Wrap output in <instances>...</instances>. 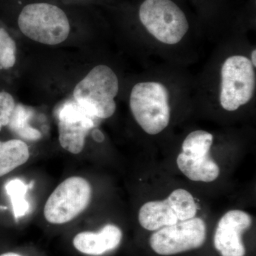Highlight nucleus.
Masks as SVG:
<instances>
[{
  "mask_svg": "<svg viewBox=\"0 0 256 256\" xmlns=\"http://www.w3.org/2000/svg\"><path fill=\"white\" fill-rule=\"evenodd\" d=\"M130 107L136 122L148 134H159L170 124L169 92L161 82H140L134 85L130 96Z\"/></svg>",
  "mask_w": 256,
  "mask_h": 256,
  "instance_id": "nucleus-3",
  "label": "nucleus"
},
{
  "mask_svg": "<svg viewBox=\"0 0 256 256\" xmlns=\"http://www.w3.org/2000/svg\"><path fill=\"white\" fill-rule=\"evenodd\" d=\"M139 18L146 31L165 44H176L190 28L186 14L172 0H144Z\"/></svg>",
  "mask_w": 256,
  "mask_h": 256,
  "instance_id": "nucleus-4",
  "label": "nucleus"
},
{
  "mask_svg": "<svg viewBox=\"0 0 256 256\" xmlns=\"http://www.w3.org/2000/svg\"><path fill=\"white\" fill-rule=\"evenodd\" d=\"M197 204L192 194L178 188L163 201L148 202L139 210L138 220L146 230H156L196 216Z\"/></svg>",
  "mask_w": 256,
  "mask_h": 256,
  "instance_id": "nucleus-7",
  "label": "nucleus"
},
{
  "mask_svg": "<svg viewBox=\"0 0 256 256\" xmlns=\"http://www.w3.org/2000/svg\"><path fill=\"white\" fill-rule=\"evenodd\" d=\"M0 256H22L20 255V254H16V252H5V254H2Z\"/></svg>",
  "mask_w": 256,
  "mask_h": 256,
  "instance_id": "nucleus-20",
  "label": "nucleus"
},
{
  "mask_svg": "<svg viewBox=\"0 0 256 256\" xmlns=\"http://www.w3.org/2000/svg\"><path fill=\"white\" fill-rule=\"evenodd\" d=\"M32 116L33 111L30 108L18 104L15 106L8 124L10 129L20 137L28 140L36 141L41 139V132L28 124Z\"/></svg>",
  "mask_w": 256,
  "mask_h": 256,
  "instance_id": "nucleus-14",
  "label": "nucleus"
},
{
  "mask_svg": "<svg viewBox=\"0 0 256 256\" xmlns=\"http://www.w3.org/2000/svg\"><path fill=\"white\" fill-rule=\"evenodd\" d=\"M15 106L16 104L11 94L5 92H0V130L9 124Z\"/></svg>",
  "mask_w": 256,
  "mask_h": 256,
  "instance_id": "nucleus-18",
  "label": "nucleus"
},
{
  "mask_svg": "<svg viewBox=\"0 0 256 256\" xmlns=\"http://www.w3.org/2000/svg\"><path fill=\"white\" fill-rule=\"evenodd\" d=\"M16 43L4 28H0V66L9 69L16 63Z\"/></svg>",
  "mask_w": 256,
  "mask_h": 256,
  "instance_id": "nucleus-17",
  "label": "nucleus"
},
{
  "mask_svg": "<svg viewBox=\"0 0 256 256\" xmlns=\"http://www.w3.org/2000/svg\"><path fill=\"white\" fill-rule=\"evenodd\" d=\"M122 230L117 226L107 224L98 232H84L74 237L76 250L89 256H100L118 247L122 240Z\"/></svg>",
  "mask_w": 256,
  "mask_h": 256,
  "instance_id": "nucleus-11",
  "label": "nucleus"
},
{
  "mask_svg": "<svg viewBox=\"0 0 256 256\" xmlns=\"http://www.w3.org/2000/svg\"><path fill=\"white\" fill-rule=\"evenodd\" d=\"M118 92V78L114 70L106 65L96 66L76 86L74 100L92 117L107 119L116 112L114 98Z\"/></svg>",
  "mask_w": 256,
  "mask_h": 256,
  "instance_id": "nucleus-1",
  "label": "nucleus"
},
{
  "mask_svg": "<svg viewBox=\"0 0 256 256\" xmlns=\"http://www.w3.org/2000/svg\"><path fill=\"white\" fill-rule=\"evenodd\" d=\"M213 140V136L206 131H193L184 140L182 152L188 156H207L210 153Z\"/></svg>",
  "mask_w": 256,
  "mask_h": 256,
  "instance_id": "nucleus-16",
  "label": "nucleus"
},
{
  "mask_svg": "<svg viewBox=\"0 0 256 256\" xmlns=\"http://www.w3.org/2000/svg\"><path fill=\"white\" fill-rule=\"evenodd\" d=\"M256 50H252V60H250V62H252V66H254V68H255V67L256 66Z\"/></svg>",
  "mask_w": 256,
  "mask_h": 256,
  "instance_id": "nucleus-19",
  "label": "nucleus"
},
{
  "mask_svg": "<svg viewBox=\"0 0 256 256\" xmlns=\"http://www.w3.org/2000/svg\"><path fill=\"white\" fill-rule=\"evenodd\" d=\"M23 34L33 41L46 45H57L67 40L70 31L66 14L50 3L26 5L18 18Z\"/></svg>",
  "mask_w": 256,
  "mask_h": 256,
  "instance_id": "nucleus-2",
  "label": "nucleus"
},
{
  "mask_svg": "<svg viewBox=\"0 0 256 256\" xmlns=\"http://www.w3.org/2000/svg\"><path fill=\"white\" fill-rule=\"evenodd\" d=\"M220 104L224 110L235 111L252 100L256 74L250 60L244 56L228 57L220 70Z\"/></svg>",
  "mask_w": 256,
  "mask_h": 256,
  "instance_id": "nucleus-5",
  "label": "nucleus"
},
{
  "mask_svg": "<svg viewBox=\"0 0 256 256\" xmlns=\"http://www.w3.org/2000/svg\"><path fill=\"white\" fill-rule=\"evenodd\" d=\"M92 190L87 180L72 176L64 180L48 197L44 214L47 222L64 224L78 216L88 206Z\"/></svg>",
  "mask_w": 256,
  "mask_h": 256,
  "instance_id": "nucleus-6",
  "label": "nucleus"
},
{
  "mask_svg": "<svg viewBox=\"0 0 256 256\" xmlns=\"http://www.w3.org/2000/svg\"><path fill=\"white\" fill-rule=\"evenodd\" d=\"M176 163L180 171L192 181L212 182L220 176V168L208 154L194 156L181 152Z\"/></svg>",
  "mask_w": 256,
  "mask_h": 256,
  "instance_id": "nucleus-12",
  "label": "nucleus"
},
{
  "mask_svg": "<svg viewBox=\"0 0 256 256\" xmlns=\"http://www.w3.org/2000/svg\"><path fill=\"white\" fill-rule=\"evenodd\" d=\"M252 225V216L246 212L232 210L226 213L216 229L214 242L217 252L222 256H245L242 235Z\"/></svg>",
  "mask_w": 256,
  "mask_h": 256,
  "instance_id": "nucleus-10",
  "label": "nucleus"
},
{
  "mask_svg": "<svg viewBox=\"0 0 256 256\" xmlns=\"http://www.w3.org/2000/svg\"><path fill=\"white\" fill-rule=\"evenodd\" d=\"M206 238V226L200 218L165 226L150 239L152 249L161 256H172L202 247Z\"/></svg>",
  "mask_w": 256,
  "mask_h": 256,
  "instance_id": "nucleus-8",
  "label": "nucleus"
},
{
  "mask_svg": "<svg viewBox=\"0 0 256 256\" xmlns=\"http://www.w3.org/2000/svg\"><path fill=\"white\" fill-rule=\"evenodd\" d=\"M58 140L64 150L79 154L88 133L96 126V118L88 114L75 100L67 101L58 110Z\"/></svg>",
  "mask_w": 256,
  "mask_h": 256,
  "instance_id": "nucleus-9",
  "label": "nucleus"
},
{
  "mask_svg": "<svg viewBox=\"0 0 256 256\" xmlns=\"http://www.w3.org/2000/svg\"><path fill=\"white\" fill-rule=\"evenodd\" d=\"M30 156L28 146L22 140L0 141V178L26 163Z\"/></svg>",
  "mask_w": 256,
  "mask_h": 256,
  "instance_id": "nucleus-13",
  "label": "nucleus"
},
{
  "mask_svg": "<svg viewBox=\"0 0 256 256\" xmlns=\"http://www.w3.org/2000/svg\"><path fill=\"white\" fill-rule=\"evenodd\" d=\"M33 182L26 184L20 178H14L6 184L5 190L11 198L14 217L20 218L26 214L30 210V204L26 200L28 188H32Z\"/></svg>",
  "mask_w": 256,
  "mask_h": 256,
  "instance_id": "nucleus-15",
  "label": "nucleus"
}]
</instances>
